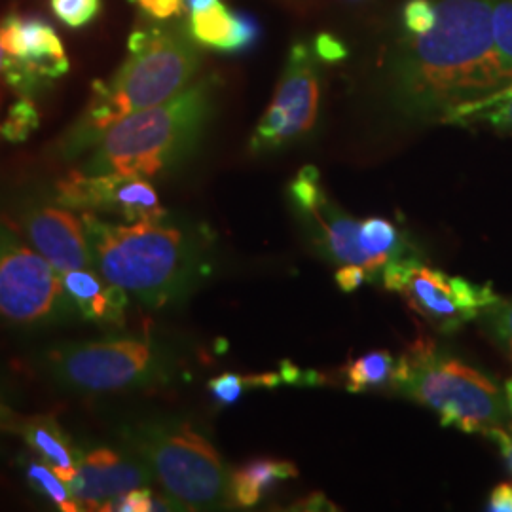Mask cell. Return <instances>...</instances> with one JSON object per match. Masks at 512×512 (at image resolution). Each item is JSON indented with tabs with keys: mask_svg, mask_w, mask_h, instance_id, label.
<instances>
[{
	"mask_svg": "<svg viewBox=\"0 0 512 512\" xmlns=\"http://www.w3.org/2000/svg\"><path fill=\"white\" fill-rule=\"evenodd\" d=\"M431 31L404 38L391 71L397 109L412 118L444 120L501 90L512 71L492 35V0L435 2Z\"/></svg>",
	"mask_w": 512,
	"mask_h": 512,
	"instance_id": "obj_1",
	"label": "cell"
},
{
	"mask_svg": "<svg viewBox=\"0 0 512 512\" xmlns=\"http://www.w3.org/2000/svg\"><path fill=\"white\" fill-rule=\"evenodd\" d=\"M129 54L109 80L93 82L92 97L55 143L54 154L71 162L101 143L112 126L173 99L186 90L202 67V54L190 33L150 27L133 31Z\"/></svg>",
	"mask_w": 512,
	"mask_h": 512,
	"instance_id": "obj_2",
	"label": "cell"
},
{
	"mask_svg": "<svg viewBox=\"0 0 512 512\" xmlns=\"http://www.w3.org/2000/svg\"><path fill=\"white\" fill-rule=\"evenodd\" d=\"M93 268L143 304L162 308L188 293L202 277L198 239L165 219L112 224L82 213Z\"/></svg>",
	"mask_w": 512,
	"mask_h": 512,
	"instance_id": "obj_3",
	"label": "cell"
},
{
	"mask_svg": "<svg viewBox=\"0 0 512 512\" xmlns=\"http://www.w3.org/2000/svg\"><path fill=\"white\" fill-rule=\"evenodd\" d=\"M217 78L194 80L162 105L129 114L107 131L82 171L156 179L183 164L202 141L215 109Z\"/></svg>",
	"mask_w": 512,
	"mask_h": 512,
	"instance_id": "obj_4",
	"label": "cell"
},
{
	"mask_svg": "<svg viewBox=\"0 0 512 512\" xmlns=\"http://www.w3.org/2000/svg\"><path fill=\"white\" fill-rule=\"evenodd\" d=\"M122 437L160 482L175 509L213 511L232 503L230 469L215 446L186 421H143Z\"/></svg>",
	"mask_w": 512,
	"mask_h": 512,
	"instance_id": "obj_5",
	"label": "cell"
},
{
	"mask_svg": "<svg viewBox=\"0 0 512 512\" xmlns=\"http://www.w3.org/2000/svg\"><path fill=\"white\" fill-rule=\"evenodd\" d=\"M395 387L439 414L444 427L486 433L499 427L509 408L501 389L473 366L418 340L399 359Z\"/></svg>",
	"mask_w": 512,
	"mask_h": 512,
	"instance_id": "obj_6",
	"label": "cell"
},
{
	"mask_svg": "<svg viewBox=\"0 0 512 512\" xmlns=\"http://www.w3.org/2000/svg\"><path fill=\"white\" fill-rule=\"evenodd\" d=\"M289 196L296 217L321 255L338 264L363 266L370 281L382 277L387 262L406 253L395 224L376 217L353 219L330 202L311 165L296 175Z\"/></svg>",
	"mask_w": 512,
	"mask_h": 512,
	"instance_id": "obj_7",
	"label": "cell"
},
{
	"mask_svg": "<svg viewBox=\"0 0 512 512\" xmlns=\"http://www.w3.org/2000/svg\"><path fill=\"white\" fill-rule=\"evenodd\" d=\"M42 368L55 384L82 393H116L158 382L165 355L148 338L74 342L48 349Z\"/></svg>",
	"mask_w": 512,
	"mask_h": 512,
	"instance_id": "obj_8",
	"label": "cell"
},
{
	"mask_svg": "<svg viewBox=\"0 0 512 512\" xmlns=\"http://www.w3.org/2000/svg\"><path fill=\"white\" fill-rule=\"evenodd\" d=\"M71 296L54 266L0 224V319L46 325L73 313Z\"/></svg>",
	"mask_w": 512,
	"mask_h": 512,
	"instance_id": "obj_9",
	"label": "cell"
},
{
	"mask_svg": "<svg viewBox=\"0 0 512 512\" xmlns=\"http://www.w3.org/2000/svg\"><path fill=\"white\" fill-rule=\"evenodd\" d=\"M382 279L387 291L403 294L408 306L440 332H456L499 300L492 285L450 277L416 258H393Z\"/></svg>",
	"mask_w": 512,
	"mask_h": 512,
	"instance_id": "obj_10",
	"label": "cell"
},
{
	"mask_svg": "<svg viewBox=\"0 0 512 512\" xmlns=\"http://www.w3.org/2000/svg\"><path fill=\"white\" fill-rule=\"evenodd\" d=\"M319 97L317 59L306 42H296L279 78L274 101L253 131L251 152H272L306 137L317 122Z\"/></svg>",
	"mask_w": 512,
	"mask_h": 512,
	"instance_id": "obj_11",
	"label": "cell"
},
{
	"mask_svg": "<svg viewBox=\"0 0 512 512\" xmlns=\"http://www.w3.org/2000/svg\"><path fill=\"white\" fill-rule=\"evenodd\" d=\"M0 46L6 54L2 76L19 97L35 99L71 69L54 25L38 16L0 19Z\"/></svg>",
	"mask_w": 512,
	"mask_h": 512,
	"instance_id": "obj_12",
	"label": "cell"
},
{
	"mask_svg": "<svg viewBox=\"0 0 512 512\" xmlns=\"http://www.w3.org/2000/svg\"><path fill=\"white\" fill-rule=\"evenodd\" d=\"M54 202L82 213L114 215L124 222L165 219L156 188L143 177L69 171L54 184Z\"/></svg>",
	"mask_w": 512,
	"mask_h": 512,
	"instance_id": "obj_13",
	"label": "cell"
},
{
	"mask_svg": "<svg viewBox=\"0 0 512 512\" xmlns=\"http://www.w3.org/2000/svg\"><path fill=\"white\" fill-rule=\"evenodd\" d=\"M19 228L59 274L93 268L86 228L74 209L55 202L35 203L21 211Z\"/></svg>",
	"mask_w": 512,
	"mask_h": 512,
	"instance_id": "obj_14",
	"label": "cell"
},
{
	"mask_svg": "<svg viewBox=\"0 0 512 512\" xmlns=\"http://www.w3.org/2000/svg\"><path fill=\"white\" fill-rule=\"evenodd\" d=\"M152 480L143 459L112 448H93L82 454L69 488L80 511H101L116 495L150 486Z\"/></svg>",
	"mask_w": 512,
	"mask_h": 512,
	"instance_id": "obj_15",
	"label": "cell"
},
{
	"mask_svg": "<svg viewBox=\"0 0 512 512\" xmlns=\"http://www.w3.org/2000/svg\"><path fill=\"white\" fill-rule=\"evenodd\" d=\"M65 291L71 296L74 308L97 325L122 327L128 310V293L110 283L95 268H82L61 274Z\"/></svg>",
	"mask_w": 512,
	"mask_h": 512,
	"instance_id": "obj_16",
	"label": "cell"
},
{
	"mask_svg": "<svg viewBox=\"0 0 512 512\" xmlns=\"http://www.w3.org/2000/svg\"><path fill=\"white\" fill-rule=\"evenodd\" d=\"M188 33L196 44L220 52H241L255 44L258 25L245 14H234L222 0L190 12Z\"/></svg>",
	"mask_w": 512,
	"mask_h": 512,
	"instance_id": "obj_17",
	"label": "cell"
},
{
	"mask_svg": "<svg viewBox=\"0 0 512 512\" xmlns=\"http://www.w3.org/2000/svg\"><path fill=\"white\" fill-rule=\"evenodd\" d=\"M18 435L25 440L29 450L48 463L67 486L73 484L82 452L74 446L73 440L54 416L38 414L33 418H23L19 423Z\"/></svg>",
	"mask_w": 512,
	"mask_h": 512,
	"instance_id": "obj_18",
	"label": "cell"
},
{
	"mask_svg": "<svg viewBox=\"0 0 512 512\" xmlns=\"http://www.w3.org/2000/svg\"><path fill=\"white\" fill-rule=\"evenodd\" d=\"M298 469L289 461L256 459L236 469L230 476L232 503L239 507H255L277 482L294 478Z\"/></svg>",
	"mask_w": 512,
	"mask_h": 512,
	"instance_id": "obj_19",
	"label": "cell"
},
{
	"mask_svg": "<svg viewBox=\"0 0 512 512\" xmlns=\"http://www.w3.org/2000/svg\"><path fill=\"white\" fill-rule=\"evenodd\" d=\"M399 359L389 351H370L353 359L346 368V384L351 393H363L387 384L395 385Z\"/></svg>",
	"mask_w": 512,
	"mask_h": 512,
	"instance_id": "obj_20",
	"label": "cell"
},
{
	"mask_svg": "<svg viewBox=\"0 0 512 512\" xmlns=\"http://www.w3.org/2000/svg\"><path fill=\"white\" fill-rule=\"evenodd\" d=\"M486 122L497 131L512 133V82L475 103L456 110L448 122Z\"/></svg>",
	"mask_w": 512,
	"mask_h": 512,
	"instance_id": "obj_21",
	"label": "cell"
},
{
	"mask_svg": "<svg viewBox=\"0 0 512 512\" xmlns=\"http://www.w3.org/2000/svg\"><path fill=\"white\" fill-rule=\"evenodd\" d=\"M23 471L25 478L31 484V488L42 495L46 501H50L59 511L76 512L80 511L74 495L71 494V488L55 475L54 469L44 463L42 459H25L23 461Z\"/></svg>",
	"mask_w": 512,
	"mask_h": 512,
	"instance_id": "obj_22",
	"label": "cell"
},
{
	"mask_svg": "<svg viewBox=\"0 0 512 512\" xmlns=\"http://www.w3.org/2000/svg\"><path fill=\"white\" fill-rule=\"evenodd\" d=\"M38 126L40 116L33 99L19 97V101L10 107L4 122L0 124V135L8 143H23L37 131Z\"/></svg>",
	"mask_w": 512,
	"mask_h": 512,
	"instance_id": "obj_23",
	"label": "cell"
},
{
	"mask_svg": "<svg viewBox=\"0 0 512 512\" xmlns=\"http://www.w3.org/2000/svg\"><path fill=\"white\" fill-rule=\"evenodd\" d=\"M277 384V376H239V374H222L209 382V391L213 399L220 404L238 403L239 397L249 387Z\"/></svg>",
	"mask_w": 512,
	"mask_h": 512,
	"instance_id": "obj_24",
	"label": "cell"
},
{
	"mask_svg": "<svg viewBox=\"0 0 512 512\" xmlns=\"http://www.w3.org/2000/svg\"><path fill=\"white\" fill-rule=\"evenodd\" d=\"M55 18L71 29L90 25L103 10L101 0H50Z\"/></svg>",
	"mask_w": 512,
	"mask_h": 512,
	"instance_id": "obj_25",
	"label": "cell"
},
{
	"mask_svg": "<svg viewBox=\"0 0 512 512\" xmlns=\"http://www.w3.org/2000/svg\"><path fill=\"white\" fill-rule=\"evenodd\" d=\"M492 35L497 54L512 71V0H492Z\"/></svg>",
	"mask_w": 512,
	"mask_h": 512,
	"instance_id": "obj_26",
	"label": "cell"
},
{
	"mask_svg": "<svg viewBox=\"0 0 512 512\" xmlns=\"http://www.w3.org/2000/svg\"><path fill=\"white\" fill-rule=\"evenodd\" d=\"M478 319L512 357V300L499 298Z\"/></svg>",
	"mask_w": 512,
	"mask_h": 512,
	"instance_id": "obj_27",
	"label": "cell"
},
{
	"mask_svg": "<svg viewBox=\"0 0 512 512\" xmlns=\"http://www.w3.org/2000/svg\"><path fill=\"white\" fill-rule=\"evenodd\" d=\"M158 505H164V503L158 501L156 495L152 494V490L145 486V488L129 490L126 494L116 495L101 507V511L150 512L160 509Z\"/></svg>",
	"mask_w": 512,
	"mask_h": 512,
	"instance_id": "obj_28",
	"label": "cell"
},
{
	"mask_svg": "<svg viewBox=\"0 0 512 512\" xmlns=\"http://www.w3.org/2000/svg\"><path fill=\"white\" fill-rule=\"evenodd\" d=\"M435 4L429 0H410L404 6V25L408 33L421 35L433 29L435 25Z\"/></svg>",
	"mask_w": 512,
	"mask_h": 512,
	"instance_id": "obj_29",
	"label": "cell"
},
{
	"mask_svg": "<svg viewBox=\"0 0 512 512\" xmlns=\"http://www.w3.org/2000/svg\"><path fill=\"white\" fill-rule=\"evenodd\" d=\"M145 14L154 19H171L181 16L186 8V0H131Z\"/></svg>",
	"mask_w": 512,
	"mask_h": 512,
	"instance_id": "obj_30",
	"label": "cell"
},
{
	"mask_svg": "<svg viewBox=\"0 0 512 512\" xmlns=\"http://www.w3.org/2000/svg\"><path fill=\"white\" fill-rule=\"evenodd\" d=\"M368 279L365 268L357 266V264H344L338 272H336V285L340 287V291L344 293H353L355 289H359Z\"/></svg>",
	"mask_w": 512,
	"mask_h": 512,
	"instance_id": "obj_31",
	"label": "cell"
},
{
	"mask_svg": "<svg viewBox=\"0 0 512 512\" xmlns=\"http://www.w3.org/2000/svg\"><path fill=\"white\" fill-rule=\"evenodd\" d=\"M315 55L325 61H338L346 55V48L330 35H319L315 40Z\"/></svg>",
	"mask_w": 512,
	"mask_h": 512,
	"instance_id": "obj_32",
	"label": "cell"
},
{
	"mask_svg": "<svg viewBox=\"0 0 512 512\" xmlns=\"http://www.w3.org/2000/svg\"><path fill=\"white\" fill-rule=\"evenodd\" d=\"M21 420H23V416H19L16 410H12V406L6 403V399L0 393V439L4 435H10V433L18 435V427Z\"/></svg>",
	"mask_w": 512,
	"mask_h": 512,
	"instance_id": "obj_33",
	"label": "cell"
},
{
	"mask_svg": "<svg viewBox=\"0 0 512 512\" xmlns=\"http://www.w3.org/2000/svg\"><path fill=\"white\" fill-rule=\"evenodd\" d=\"M488 509L494 512H512V486L499 484L490 495Z\"/></svg>",
	"mask_w": 512,
	"mask_h": 512,
	"instance_id": "obj_34",
	"label": "cell"
},
{
	"mask_svg": "<svg viewBox=\"0 0 512 512\" xmlns=\"http://www.w3.org/2000/svg\"><path fill=\"white\" fill-rule=\"evenodd\" d=\"M484 435L494 440L495 444L501 448V454L509 459V465H511L512 469V433L501 429V425H499V427H494V429H488Z\"/></svg>",
	"mask_w": 512,
	"mask_h": 512,
	"instance_id": "obj_35",
	"label": "cell"
},
{
	"mask_svg": "<svg viewBox=\"0 0 512 512\" xmlns=\"http://www.w3.org/2000/svg\"><path fill=\"white\" fill-rule=\"evenodd\" d=\"M505 401H507V408H509V414H512V378L505 385Z\"/></svg>",
	"mask_w": 512,
	"mask_h": 512,
	"instance_id": "obj_36",
	"label": "cell"
},
{
	"mask_svg": "<svg viewBox=\"0 0 512 512\" xmlns=\"http://www.w3.org/2000/svg\"><path fill=\"white\" fill-rule=\"evenodd\" d=\"M4 63H6V54H4V50H2V46H0V74L4 71Z\"/></svg>",
	"mask_w": 512,
	"mask_h": 512,
	"instance_id": "obj_37",
	"label": "cell"
}]
</instances>
